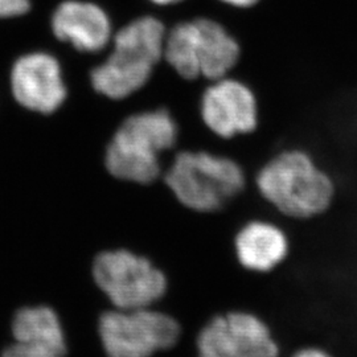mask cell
<instances>
[{
	"label": "cell",
	"instance_id": "cell-1",
	"mask_svg": "<svg viewBox=\"0 0 357 357\" xmlns=\"http://www.w3.org/2000/svg\"><path fill=\"white\" fill-rule=\"evenodd\" d=\"M255 185L278 213L299 221L324 215L336 196L331 176L301 150L284 151L268 160L258 171Z\"/></svg>",
	"mask_w": 357,
	"mask_h": 357
},
{
	"label": "cell",
	"instance_id": "cell-2",
	"mask_svg": "<svg viewBox=\"0 0 357 357\" xmlns=\"http://www.w3.org/2000/svg\"><path fill=\"white\" fill-rule=\"evenodd\" d=\"M176 141L178 126L167 110L131 115L109 143L105 168L118 181L150 185L162 175L160 153Z\"/></svg>",
	"mask_w": 357,
	"mask_h": 357
},
{
	"label": "cell",
	"instance_id": "cell-3",
	"mask_svg": "<svg viewBox=\"0 0 357 357\" xmlns=\"http://www.w3.org/2000/svg\"><path fill=\"white\" fill-rule=\"evenodd\" d=\"M163 178L178 204L200 215L222 211L246 185L237 162L206 151L178 153Z\"/></svg>",
	"mask_w": 357,
	"mask_h": 357
},
{
	"label": "cell",
	"instance_id": "cell-4",
	"mask_svg": "<svg viewBox=\"0 0 357 357\" xmlns=\"http://www.w3.org/2000/svg\"><path fill=\"white\" fill-rule=\"evenodd\" d=\"M166 28L144 16L123 26L114 38V51L91 72L93 88L112 100H122L142 89L163 59Z\"/></svg>",
	"mask_w": 357,
	"mask_h": 357
},
{
	"label": "cell",
	"instance_id": "cell-5",
	"mask_svg": "<svg viewBox=\"0 0 357 357\" xmlns=\"http://www.w3.org/2000/svg\"><path fill=\"white\" fill-rule=\"evenodd\" d=\"M91 278L107 305L116 310L155 307L166 298V271L139 250L116 246L94 255Z\"/></svg>",
	"mask_w": 357,
	"mask_h": 357
},
{
	"label": "cell",
	"instance_id": "cell-6",
	"mask_svg": "<svg viewBox=\"0 0 357 357\" xmlns=\"http://www.w3.org/2000/svg\"><path fill=\"white\" fill-rule=\"evenodd\" d=\"M97 333L105 357H155L176 347L181 324L155 307L138 310L105 308Z\"/></svg>",
	"mask_w": 357,
	"mask_h": 357
},
{
	"label": "cell",
	"instance_id": "cell-7",
	"mask_svg": "<svg viewBox=\"0 0 357 357\" xmlns=\"http://www.w3.org/2000/svg\"><path fill=\"white\" fill-rule=\"evenodd\" d=\"M197 357H280L281 347L270 326L246 310L217 314L195 340Z\"/></svg>",
	"mask_w": 357,
	"mask_h": 357
},
{
	"label": "cell",
	"instance_id": "cell-8",
	"mask_svg": "<svg viewBox=\"0 0 357 357\" xmlns=\"http://www.w3.org/2000/svg\"><path fill=\"white\" fill-rule=\"evenodd\" d=\"M202 116L208 128L220 138L249 134L258 122L255 94L237 79H216L203 94Z\"/></svg>",
	"mask_w": 357,
	"mask_h": 357
},
{
	"label": "cell",
	"instance_id": "cell-9",
	"mask_svg": "<svg viewBox=\"0 0 357 357\" xmlns=\"http://www.w3.org/2000/svg\"><path fill=\"white\" fill-rule=\"evenodd\" d=\"M11 85L16 101L32 112L50 114L66 97L57 60L45 53H31L13 65Z\"/></svg>",
	"mask_w": 357,
	"mask_h": 357
},
{
	"label": "cell",
	"instance_id": "cell-10",
	"mask_svg": "<svg viewBox=\"0 0 357 357\" xmlns=\"http://www.w3.org/2000/svg\"><path fill=\"white\" fill-rule=\"evenodd\" d=\"M291 243L278 224L253 218L246 221L233 237V252L238 265L255 274H268L290 255Z\"/></svg>",
	"mask_w": 357,
	"mask_h": 357
},
{
	"label": "cell",
	"instance_id": "cell-11",
	"mask_svg": "<svg viewBox=\"0 0 357 357\" xmlns=\"http://www.w3.org/2000/svg\"><path fill=\"white\" fill-rule=\"evenodd\" d=\"M53 32L84 52L101 51L112 38L109 16L96 4L70 0L53 15Z\"/></svg>",
	"mask_w": 357,
	"mask_h": 357
},
{
	"label": "cell",
	"instance_id": "cell-12",
	"mask_svg": "<svg viewBox=\"0 0 357 357\" xmlns=\"http://www.w3.org/2000/svg\"><path fill=\"white\" fill-rule=\"evenodd\" d=\"M11 340L51 347L66 355L68 335L60 312L48 303L19 307L11 319Z\"/></svg>",
	"mask_w": 357,
	"mask_h": 357
},
{
	"label": "cell",
	"instance_id": "cell-13",
	"mask_svg": "<svg viewBox=\"0 0 357 357\" xmlns=\"http://www.w3.org/2000/svg\"><path fill=\"white\" fill-rule=\"evenodd\" d=\"M199 63L202 76L224 78L240 59V45L229 32L211 19H197Z\"/></svg>",
	"mask_w": 357,
	"mask_h": 357
},
{
	"label": "cell",
	"instance_id": "cell-14",
	"mask_svg": "<svg viewBox=\"0 0 357 357\" xmlns=\"http://www.w3.org/2000/svg\"><path fill=\"white\" fill-rule=\"evenodd\" d=\"M163 59L178 76L185 79H196L202 76L196 20L180 23L167 33Z\"/></svg>",
	"mask_w": 357,
	"mask_h": 357
},
{
	"label": "cell",
	"instance_id": "cell-15",
	"mask_svg": "<svg viewBox=\"0 0 357 357\" xmlns=\"http://www.w3.org/2000/svg\"><path fill=\"white\" fill-rule=\"evenodd\" d=\"M0 357H66L47 345L10 340L3 347Z\"/></svg>",
	"mask_w": 357,
	"mask_h": 357
},
{
	"label": "cell",
	"instance_id": "cell-16",
	"mask_svg": "<svg viewBox=\"0 0 357 357\" xmlns=\"http://www.w3.org/2000/svg\"><path fill=\"white\" fill-rule=\"evenodd\" d=\"M29 0H0V17L22 16L29 11Z\"/></svg>",
	"mask_w": 357,
	"mask_h": 357
},
{
	"label": "cell",
	"instance_id": "cell-17",
	"mask_svg": "<svg viewBox=\"0 0 357 357\" xmlns=\"http://www.w3.org/2000/svg\"><path fill=\"white\" fill-rule=\"evenodd\" d=\"M290 357H335L330 351L318 345H306L296 349Z\"/></svg>",
	"mask_w": 357,
	"mask_h": 357
},
{
	"label": "cell",
	"instance_id": "cell-18",
	"mask_svg": "<svg viewBox=\"0 0 357 357\" xmlns=\"http://www.w3.org/2000/svg\"><path fill=\"white\" fill-rule=\"evenodd\" d=\"M229 6L233 7H238V8H248V7H252L257 4L259 0H221Z\"/></svg>",
	"mask_w": 357,
	"mask_h": 357
},
{
	"label": "cell",
	"instance_id": "cell-19",
	"mask_svg": "<svg viewBox=\"0 0 357 357\" xmlns=\"http://www.w3.org/2000/svg\"><path fill=\"white\" fill-rule=\"evenodd\" d=\"M155 4H159V6H168V4H174V3H178L181 0H151Z\"/></svg>",
	"mask_w": 357,
	"mask_h": 357
}]
</instances>
